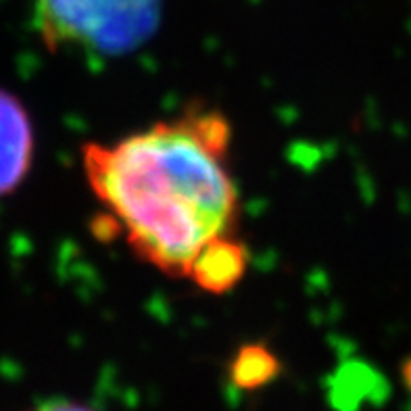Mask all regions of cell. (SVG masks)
Instances as JSON below:
<instances>
[{
	"label": "cell",
	"mask_w": 411,
	"mask_h": 411,
	"mask_svg": "<svg viewBox=\"0 0 411 411\" xmlns=\"http://www.w3.org/2000/svg\"><path fill=\"white\" fill-rule=\"evenodd\" d=\"M248 270V251L244 242L224 234L205 242L192 257L186 278L211 295L230 292Z\"/></svg>",
	"instance_id": "277c9868"
},
{
	"label": "cell",
	"mask_w": 411,
	"mask_h": 411,
	"mask_svg": "<svg viewBox=\"0 0 411 411\" xmlns=\"http://www.w3.org/2000/svg\"><path fill=\"white\" fill-rule=\"evenodd\" d=\"M35 134L28 106L0 88V199L23 186L34 165Z\"/></svg>",
	"instance_id": "3957f363"
},
{
	"label": "cell",
	"mask_w": 411,
	"mask_h": 411,
	"mask_svg": "<svg viewBox=\"0 0 411 411\" xmlns=\"http://www.w3.org/2000/svg\"><path fill=\"white\" fill-rule=\"evenodd\" d=\"M230 142V119L192 104L115 144H84L82 165L136 257L165 275L186 278L199 248L232 234L239 219Z\"/></svg>",
	"instance_id": "6da1fadb"
},
{
	"label": "cell",
	"mask_w": 411,
	"mask_h": 411,
	"mask_svg": "<svg viewBox=\"0 0 411 411\" xmlns=\"http://www.w3.org/2000/svg\"><path fill=\"white\" fill-rule=\"evenodd\" d=\"M165 0H35L32 23L50 53L115 59L157 34Z\"/></svg>",
	"instance_id": "7a4b0ae2"
},
{
	"label": "cell",
	"mask_w": 411,
	"mask_h": 411,
	"mask_svg": "<svg viewBox=\"0 0 411 411\" xmlns=\"http://www.w3.org/2000/svg\"><path fill=\"white\" fill-rule=\"evenodd\" d=\"M26 411H101L84 401H73V399H50L44 403H38L34 407Z\"/></svg>",
	"instance_id": "8992f818"
},
{
	"label": "cell",
	"mask_w": 411,
	"mask_h": 411,
	"mask_svg": "<svg viewBox=\"0 0 411 411\" xmlns=\"http://www.w3.org/2000/svg\"><path fill=\"white\" fill-rule=\"evenodd\" d=\"M401 378H403L405 388L411 393V357H407V359L401 363Z\"/></svg>",
	"instance_id": "52a82bcc"
},
{
	"label": "cell",
	"mask_w": 411,
	"mask_h": 411,
	"mask_svg": "<svg viewBox=\"0 0 411 411\" xmlns=\"http://www.w3.org/2000/svg\"><path fill=\"white\" fill-rule=\"evenodd\" d=\"M282 359L268 343L240 344L232 353L226 374L228 382L239 393H257L282 376Z\"/></svg>",
	"instance_id": "5b68a950"
}]
</instances>
